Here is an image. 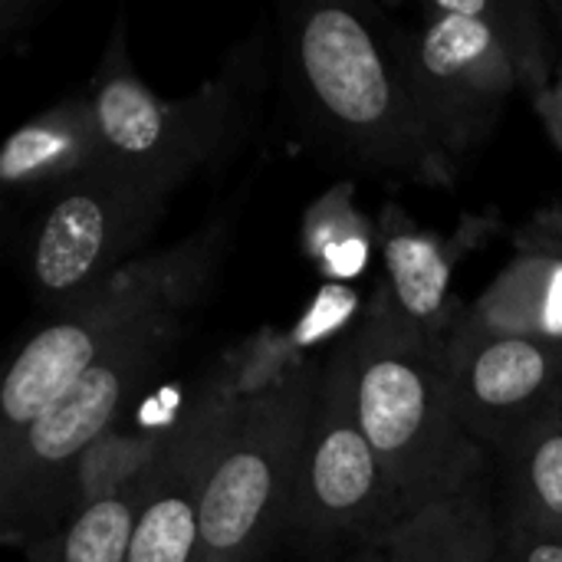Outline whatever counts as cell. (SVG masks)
I'll return each instance as SVG.
<instances>
[{
  "label": "cell",
  "mask_w": 562,
  "mask_h": 562,
  "mask_svg": "<svg viewBox=\"0 0 562 562\" xmlns=\"http://www.w3.org/2000/svg\"><path fill=\"white\" fill-rule=\"evenodd\" d=\"M395 524V501L372 451L352 392V369L339 342L323 366V382L303 448L290 533L306 553H349Z\"/></svg>",
  "instance_id": "cell-9"
},
{
  "label": "cell",
  "mask_w": 562,
  "mask_h": 562,
  "mask_svg": "<svg viewBox=\"0 0 562 562\" xmlns=\"http://www.w3.org/2000/svg\"><path fill=\"white\" fill-rule=\"evenodd\" d=\"M237 405L207 382L188 402L178 445L151 481L125 562H198L204 494Z\"/></svg>",
  "instance_id": "cell-11"
},
{
  "label": "cell",
  "mask_w": 562,
  "mask_h": 562,
  "mask_svg": "<svg viewBox=\"0 0 562 562\" xmlns=\"http://www.w3.org/2000/svg\"><path fill=\"white\" fill-rule=\"evenodd\" d=\"M392 43L425 122L461 165L494 135L520 89L507 43L471 0L425 3L422 26Z\"/></svg>",
  "instance_id": "cell-8"
},
{
  "label": "cell",
  "mask_w": 562,
  "mask_h": 562,
  "mask_svg": "<svg viewBox=\"0 0 562 562\" xmlns=\"http://www.w3.org/2000/svg\"><path fill=\"white\" fill-rule=\"evenodd\" d=\"M165 191L95 168L49 198L26 240V280L33 296L56 313L92 296L128 267L168 211Z\"/></svg>",
  "instance_id": "cell-7"
},
{
  "label": "cell",
  "mask_w": 562,
  "mask_h": 562,
  "mask_svg": "<svg viewBox=\"0 0 562 562\" xmlns=\"http://www.w3.org/2000/svg\"><path fill=\"white\" fill-rule=\"evenodd\" d=\"M306 339V326H296L290 333L263 326L221 356V362L207 375V385H214L221 395L240 405L263 398L286 385L310 362L303 356Z\"/></svg>",
  "instance_id": "cell-19"
},
{
  "label": "cell",
  "mask_w": 562,
  "mask_h": 562,
  "mask_svg": "<svg viewBox=\"0 0 562 562\" xmlns=\"http://www.w3.org/2000/svg\"><path fill=\"white\" fill-rule=\"evenodd\" d=\"M474 13L484 16L501 40L507 43L517 76H520V92L533 102L547 82L553 79L557 69V53H553V26L547 16V3H530V0H471Z\"/></svg>",
  "instance_id": "cell-21"
},
{
  "label": "cell",
  "mask_w": 562,
  "mask_h": 562,
  "mask_svg": "<svg viewBox=\"0 0 562 562\" xmlns=\"http://www.w3.org/2000/svg\"><path fill=\"white\" fill-rule=\"evenodd\" d=\"M286 63L319 132L349 158L422 184H451L458 161L425 122L395 43L369 13L342 3L296 10Z\"/></svg>",
  "instance_id": "cell-2"
},
{
  "label": "cell",
  "mask_w": 562,
  "mask_h": 562,
  "mask_svg": "<svg viewBox=\"0 0 562 562\" xmlns=\"http://www.w3.org/2000/svg\"><path fill=\"white\" fill-rule=\"evenodd\" d=\"M445 366L461 425L501 458L562 405V342L484 329L468 310L445 339Z\"/></svg>",
  "instance_id": "cell-10"
},
{
  "label": "cell",
  "mask_w": 562,
  "mask_h": 562,
  "mask_svg": "<svg viewBox=\"0 0 562 562\" xmlns=\"http://www.w3.org/2000/svg\"><path fill=\"white\" fill-rule=\"evenodd\" d=\"M375 244L385 263V290L398 313L431 339H448L461 319L454 300V270L468 234L445 237L422 227L402 204H385L375 224Z\"/></svg>",
  "instance_id": "cell-12"
},
{
  "label": "cell",
  "mask_w": 562,
  "mask_h": 562,
  "mask_svg": "<svg viewBox=\"0 0 562 562\" xmlns=\"http://www.w3.org/2000/svg\"><path fill=\"white\" fill-rule=\"evenodd\" d=\"M494 562H562V537L514 510H504Z\"/></svg>",
  "instance_id": "cell-22"
},
{
  "label": "cell",
  "mask_w": 562,
  "mask_h": 562,
  "mask_svg": "<svg viewBox=\"0 0 562 562\" xmlns=\"http://www.w3.org/2000/svg\"><path fill=\"white\" fill-rule=\"evenodd\" d=\"M319 382L310 359L277 392L237 405L204 494L198 562H257L290 530Z\"/></svg>",
  "instance_id": "cell-5"
},
{
  "label": "cell",
  "mask_w": 562,
  "mask_h": 562,
  "mask_svg": "<svg viewBox=\"0 0 562 562\" xmlns=\"http://www.w3.org/2000/svg\"><path fill=\"white\" fill-rule=\"evenodd\" d=\"M533 109L547 128V135L553 138V145L560 148L562 155V53L557 59V69H553V79L547 82V89L533 99Z\"/></svg>",
  "instance_id": "cell-23"
},
{
  "label": "cell",
  "mask_w": 562,
  "mask_h": 562,
  "mask_svg": "<svg viewBox=\"0 0 562 562\" xmlns=\"http://www.w3.org/2000/svg\"><path fill=\"white\" fill-rule=\"evenodd\" d=\"M560 412H562V405H560Z\"/></svg>",
  "instance_id": "cell-25"
},
{
  "label": "cell",
  "mask_w": 562,
  "mask_h": 562,
  "mask_svg": "<svg viewBox=\"0 0 562 562\" xmlns=\"http://www.w3.org/2000/svg\"><path fill=\"white\" fill-rule=\"evenodd\" d=\"M507 497L504 510H514L537 527L562 537V412L557 408L533 425L504 458Z\"/></svg>",
  "instance_id": "cell-18"
},
{
  "label": "cell",
  "mask_w": 562,
  "mask_h": 562,
  "mask_svg": "<svg viewBox=\"0 0 562 562\" xmlns=\"http://www.w3.org/2000/svg\"><path fill=\"white\" fill-rule=\"evenodd\" d=\"M184 323L158 329L86 372L23 431L0 441V537L26 550L63 520L69 477L82 454L119 428L122 412L178 346Z\"/></svg>",
  "instance_id": "cell-4"
},
{
  "label": "cell",
  "mask_w": 562,
  "mask_h": 562,
  "mask_svg": "<svg viewBox=\"0 0 562 562\" xmlns=\"http://www.w3.org/2000/svg\"><path fill=\"white\" fill-rule=\"evenodd\" d=\"M224 247V224L145 254L92 296L63 310L13 356L0 389V441L23 431L86 372L138 339L188 323L211 286Z\"/></svg>",
  "instance_id": "cell-3"
},
{
  "label": "cell",
  "mask_w": 562,
  "mask_h": 562,
  "mask_svg": "<svg viewBox=\"0 0 562 562\" xmlns=\"http://www.w3.org/2000/svg\"><path fill=\"white\" fill-rule=\"evenodd\" d=\"M547 16H550V26H553V30L562 36V0L547 3Z\"/></svg>",
  "instance_id": "cell-24"
},
{
  "label": "cell",
  "mask_w": 562,
  "mask_h": 562,
  "mask_svg": "<svg viewBox=\"0 0 562 562\" xmlns=\"http://www.w3.org/2000/svg\"><path fill=\"white\" fill-rule=\"evenodd\" d=\"M102 165L99 122L89 92L46 105L16 125L0 148V184L10 194H59Z\"/></svg>",
  "instance_id": "cell-15"
},
{
  "label": "cell",
  "mask_w": 562,
  "mask_h": 562,
  "mask_svg": "<svg viewBox=\"0 0 562 562\" xmlns=\"http://www.w3.org/2000/svg\"><path fill=\"white\" fill-rule=\"evenodd\" d=\"M494 333L562 342V211L537 214L517 234V254L468 310Z\"/></svg>",
  "instance_id": "cell-14"
},
{
  "label": "cell",
  "mask_w": 562,
  "mask_h": 562,
  "mask_svg": "<svg viewBox=\"0 0 562 562\" xmlns=\"http://www.w3.org/2000/svg\"><path fill=\"white\" fill-rule=\"evenodd\" d=\"M158 474V471H155ZM138 481L128 491L102 497L82 510H72L53 533L33 540L23 557L26 562H125L128 547L148 501L151 481Z\"/></svg>",
  "instance_id": "cell-16"
},
{
  "label": "cell",
  "mask_w": 562,
  "mask_h": 562,
  "mask_svg": "<svg viewBox=\"0 0 562 562\" xmlns=\"http://www.w3.org/2000/svg\"><path fill=\"white\" fill-rule=\"evenodd\" d=\"M89 99L99 122L102 168L175 194L194 171L211 165L240 132L237 76L221 72L181 99L158 95L132 66L125 16L105 43Z\"/></svg>",
  "instance_id": "cell-6"
},
{
  "label": "cell",
  "mask_w": 562,
  "mask_h": 562,
  "mask_svg": "<svg viewBox=\"0 0 562 562\" xmlns=\"http://www.w3.org/2000/svg\"><path fill=\"white\" fill-rule=\"evenodd\" d=\"M362 431L392 487L395 520L487 477V451L458 418L445 339L415 329L385 283L342 342Z\"/></svg>",
  "instance_id": "cell-1"
},
{
  "label": "cell",
  "mask_w": 562,
  "mask_h": 562,
  "mask_svg": "<svg viewBox=\"0 0 562 562\" xmlns=\"http://www.w3.org/2000/svg\"><path fill=\"white\" fill-rule=\"evenodd\" d=\"M501 510L487 477L441 497L352 547L342 562H494Z\"/></svg>",
  "instance_id": "cell-13"
},
{
  "label": "cell",
  "mask_w": 562,
  "mask_h": 562,
  "mask_svg": "<svg viewBox=\"0 0 562 562\" xmlns=\"http://www.w3.org/2000/svg\"><path fill=\"white\" fill-rule=\"evenodd\" d=\"M178 431H181V418L175 425L155 428V431H119V428H112L105 438H99L82 454V461L76 464V471L69 477L66 501H63V520L72 510H82L102 497H112L119 491L135 487L138 481H148L165 464V458L175 451Z\"/></svg>",
  "instance_id": "cell-17"
},
{
  "label": "cell",
  "mask_w": 562,
  "mask_h": 562,
  "mask_svg": "<svg viewBox=\"0 0 562 562\" xmlns=\"http://www.w3.org/2000/svg\"><path fill=\"white\" fill-rule=\"evenodd\" d=\"M372 240L375 227L359 211L349 181L329 188L319 201L310 204L303 217V250L326 277L349 280L362 273Z\"/></svg>",
  "instance_id": "cell-20"
}]
</instances>
